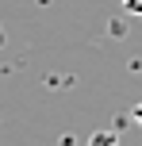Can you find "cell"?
Here are the masks:
<instances>
[{"instance_id":"6da1fadb","label":"cell","mask_w":142,"mask_h":146,"mask_svg":"<svg viewBox=\"0 0 142 146\" xmlns=\"http://www.w3.org/2000/svg\"><path fill=\"white\" fill-rule=\"evenodd\" d=\"M89 146H119V139H115V131H96L89 139Z\"/></svg>"},{"instance_id":"7a4b0ae2","label":"cell","mask_w":142,"mask_h":146,"mask_svg":"<svg viewBox=\"0 0 142 146\" xmlns=\"http://www.w3.org/2000/svg\"><path fill=\"white\" fill-rule=\"evenodd\" d=\"M123 12H131V15H142V0H123Z\"/></svg>"},{"instance_id":"3957f363","label":"cell","mask_w":142,"mask_h":146,"mask_svg":"<svg viewBox=\"0 0 142 146\" xmlns=\"http://www.w3.org/2000/svg\"><path fill=\"white\" fill-rule=\"evenodd\" d=\"M135 119H138V123H142V104H138V108H135Z\"/></svg>"}]
</instances>
